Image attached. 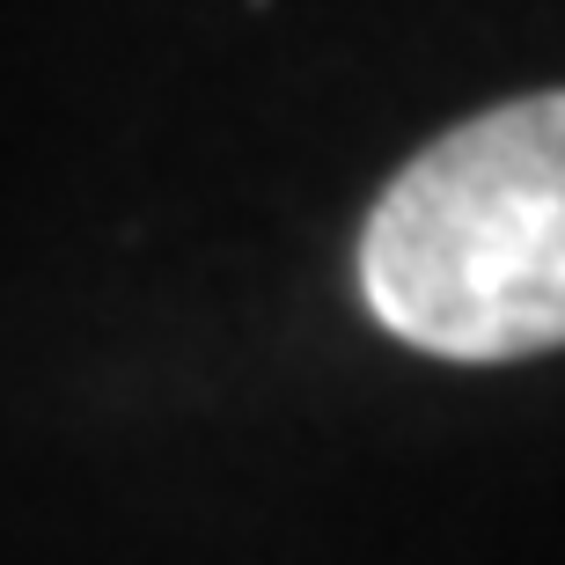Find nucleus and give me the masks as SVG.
I'll return each mask as SVG.
<instances>
[{
    "label": "nucleus",
    "instance_id": "nucleus-1",
    "mask_svg": "<svg viewBox=\"0 0 565 565\" xmlns=\"http://www.w3.org/2000/svg\"><path fill=\"white\" fill-rule=\"evenodd\" d=\"M360 287L440 360L565 345V88L440 132L367 213Z\"/></svg>",
    "mask_w": 565,
    "mask_h": 565
}]
</instances>
